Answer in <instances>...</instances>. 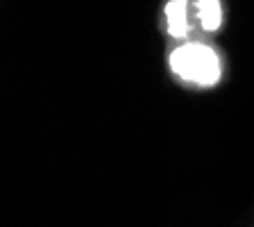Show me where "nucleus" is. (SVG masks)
Listing matches in <instances>:
<instances>
[{"label":"nucleus","instance_id":"2","mask_svg":"<svg viewBox=\"0 0 254 227\" xmlns=\"http://www.w3.org/2000/svg\"><path fill=\"white\" fill-rule=\"evenodd\" d=\"M166 18H168V32L175 39H184L189 25H186V0H170L166 5Z\"/></svg>","mask_w":254,"mask_h":227},{"label":"nucleus","instance_id":"3","mask_svg":"<svg viewBox=\"0 0 254 227\" xmlns=\"http://www.w3.org/2000/svg\"><path fill=\"white\" fill-rule=\"evenodd\" d=\"M197 11H200L202 27L206 32H216L220 27L222 14H220V2L218 0H197Z\"/></svg>","mask_w":254,"mask_h":227},{"label":"nucleus","instance_id":"1","mask_svg":"<svg viewBox=\"0 0 254 227\" xmlns=\"http://www.w3.org/2000/svg\"><path fill=\"white\" fill-rule=\"evenodd\" d=\"M170 66L180 77L202 86H211L220 79V64H218L216 53L211 48L197 46V43L177 48L170 55Z\"/></svg>","mask_w":254,"mask_h":227}]
</instances>
